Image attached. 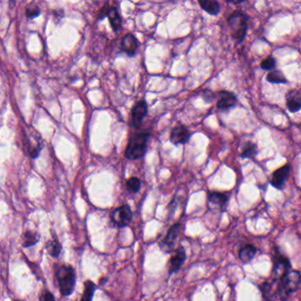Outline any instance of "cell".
Returning a JSON list of instances; mask_svg holds the SVG:
<instances>
[{
	"mask_svg": "<svg viewBox=\"0 0 301 301\" xmlns=\"http://www.w3.org/2000/svg\"><path fill=\"white\" fill-rule=\"evenodd\" d=\"M286 105L287 108L292 113L301 110V90L291 89L286 95Z\"/></svg>",
	"mask_w": 301,
	"mask_h": 301,
	"instance_id": "obj_15",
	"label": "cell"
},
{
	"mask_svg": "<svg viewBox=\"0 0 301 301\" xmlns=\"http://www.w3.org/2000/svg\"><path fill=\"white\" fill-rule=\"evenodd\" d=\"M24 147L33 158L37 157L43 150V142L41 136L32 128H28L27 134L24 135Z\"/></svg>",
	"mask_w": 301,
	"mask_h": 301,
	"instance_id": "obj_5",
	"label": "cell"
},
{
	"mask_svg": "<svg viewBox=\"0 0 301 301\" xmlns=\"http://www.w3.org/2000/svg\"><path fill=\"white\" fill-rule=\"evenodd\" d=\"M139 47V42L133 34H127L121 41V50L129 57H134Z\"/></svg>",
	"mask_w": 301,
	"mask_h": 301,
	"instance_id": "obj_16",
	"label": "cell"
},
{
	"mask_svg": "<svg viewBox=\"0 0 301 301\" xmlns=\"http://www.w3.org/2000/svg\"><path fill=\"white\" fill-rule=\"evenodd\" d=\"M13 301H19V300H14Z\"/></svg>",
	"mask_w": 301,
	"mask_h": 301,
	"instance_id": "obj_31",
	"label": "cell"
},
{
	"mask_svg": "<svg viewBox=\"0 0 301 301\" xmlns=\"http://www.w3.org/2000/svg\"><path fill=\"white\" fill-rule=\"evenodd\" d=\"M267 81L271 82V83H274V84H286V83H287L286 76L279 70H274V71L270 72L269 74L267 75Z\"/></svg>",
	"mask_w": 301,
	"mask_h": 301,
	"instance_id": "obj_23",
	"label": "cell"
},
{
	"mask_svg": "<svg viewBox=\"0 0 301 301\" xmlns=\"http://www.w3.org/2000/svg\"><path fill=\"white\" fill-rule=\"evenodd\" d=\"M276 64H277L276 59L272 56H270L261 63V67H262V69L271 72L276 67Z\"/></svg>",
	"mask_w": 301,
	"mask_h": 301,
	"instance_id": "obj_26",
	"label": "cell"
},
{
	"mask_svg": "<svg viewBox=\"0 0 301 301\" xmlns=\"http://www.w3.org/2000/svg\"><path fill=\"white\" fill-rule=\"evenodd\" d=\"M109 21L111 27L114 31H118L122 26V19L120 15V12L115 6H111L108 14Z\"/></svg>",
	"mask_w": 301,
	"mask_h": 301,
	"instance_id": "obj_19",
	"label": "cell"
},
{
	"mask_svg": "<svg viewBox=\"0 0 301 301\" xmlns=\"http://www.w3.org/2000/svg\"><path fill=\"white\" fill-rule=\"evenodd\" d=\"M230 199V193L212 191L208 194V202L210 209L224 211Z\"/></svg>",
	"mask_w": 301,
	"mask_h": 301,
	"instance_id": "obj_9",
	"label": "cell"
},
{
	"mask_svg": "<svg viewBox=\"0 0 301 301\" xmlns=\"http://www.w3.org/2000/svg\"><path fill=\"white\" fill-rule=\"evenodd\" d=\"M237 105V97L233 93L226 90L220 91L218 94V100H217V108L221 111H229L234 108Z\"/></svg>",
	"mask_w": 301,
	"mask_h": 301,
	"instance_id": "obj_14",
	"label": "cell"
},
{
	"mask_svg": "<svg viewBox=\"0 0 301 301\" xmlns=\"http://www.w3.org/2000/svg\"><path fill=\"white\" fill-rule=\"evenodd\" d=\"M291 171V165L286 164L277 170L271 176V184L277 189H283Z\"/></svg>",
	"mask_w": 301,
	"mask_h": 301,
	"instance_id": "obj_11",
	"label": "cell"
},
{
	"mask_svg": "<svg viewBox=\"0 0 301 301\" xmlns=\"http://www.w3.org/2000/svg\"><path fill=\"white\" fill-rule=\"evenodd\" d=\"M199 4L205 12H208L210 15H217L220 12V4L216 1H199Z\"/></svg>",
	"mask_w": 301,
	"mask_h": 301,
	"instance_id": "obj_20",
	"label": "cell"
},
{
	"mask_svg": "<svg viewBox=\"0 0 301 301\" xmlns=\"http://www.w3.org/2000/svg\"><path fill=\"white\" fill-rule=\"evenodd\" d=\"M258 252V248L253 245H246L241 247L239 252V256L243 263H249L253 259L255 258V255Z\"/></svg>",
	"mask_w": 301,
	"mask_h": 301,
	"instance_id": "obj_17",
	"label": "cell"
},
{
	"mask_svg": "<svg viewBox=\"0 0 301 301\" xmlns=\"http://www.w3.org/2000/svg\"><path fill=\"white\" fill-rule=\"evenodd\" d=\"M110 9H111V6H109L108 4H105V5H104V7H102L100 12L98 13V19H103L104 18H105L106 16H108Z\"/></svg>",
	"mask_w": 301,
	"mask_h": 301,
	"instance_id": "obj_29",
	"label": "cell"
},
{
	"mask_svg": "<svg viewBox=\"0 0 301 301\" xmlns=\"http://www.w3.org/2000/svg\"><path fill=\"white\" fill-rule=\"evenodd\" d=\"M55 276L62 296L68 297L72 295L76 286V272L74 267L66 264L58 265Z\"/></svg>",
	"mask_w": 301,
	"mask_h": 301,
	"instance_id": "obj_1",
	"label": "cell"
},
{
	"mask_svg": "<svg viewBox=\"0 0 301 301\" xmlns=\"http://www.w3.org/2000/svg\"><path fill=\"white\" fill-rule=\"evenodd\" d=\"M97 286L91 280H87L84 283L83 294L81 296V301H92L95 293L97 291Z\"/></svg>",
	"mask_w": 301,
	"mask_h": 301,
	"instance_id": "obj_21",
	"label": "cell"
},
{
	"mask_svg": "<svg viewBox=\"0 0 301 301\" xmlns=\"http://www.w3.org/2000/svg\"><path fill=\"white\" fill-rule=\"evenodd\" d=\"M39 240H40V236L37 232L27 231L22 236L21 244L23 247H30L37 243Z\"/></svg>",
	"mask_w": 301,
	"mask_h": 301,
	"instance_id": "obj_22",
	"label": "cell"
},
{
	"mask_svg": "<svg viewBox=\"0 0 301 301\" xmlns=\"http://www.w3.org/2000/svg\"><path fill=\"white\" fill-rule=\"evenodd\" d=\"M278 284L275 290V295H278L280 300L286 301L290 295L296 292L301 285V274L297 271H291L280 279L278 282H272Z\"/></svg>",
	"mask_w": 301,
	"mask_h": 301,
	"instance_id": "obj_2",
	"label": "cell"
},
{
	"mask_svg": "<svg viewBox=\"0 0 301 301\" xmlns=\"http://www.w3.org/2000/svg\"><path fill=\"white\" fill-rule=\"evenodd\" d=\"M110 217L114 226L118 228L126 227L133 220L131 207L128 204L122 205L112 210Z\"/></svg>",
	"mask_w": 301,
	"mask_h": 301,
	"instance_id": "obj_6",
	"label": "cell"
},
{
	"mask_svg": "<svg viewBox=\"0 0 301 301\" xmlns=\"http://www.w3.org/2000/svg\"><path fill=\"white\" fill-rule=\"evenodd\" d=\"M40 13H41V10L35 4H30L26 9V15L28 19H35L40 15Z\"/></svg>",
	"mask_w": 301,
	"mask_h": 301,
	"instance_id": "obj_27",
	"label": "cell"
},
{
	"mask_svg": "<svg viewBox=\"0 0 301 301\" xmlns=\"http://www.w3.org/2000/svg\"><path fill=\"white\" fill-rule=\"evenodd\" d=\"M202 97L207 103H210V102H212L213 98H214V94L211 91L206 90L202 92Z\"/></svg>",
	"mask_w": 301,
	"mask_h": 301,
	"instance_id": "obj_30",
	"label": "cell"
},
{
	"mask_svg": "<svg viewBox=\"0 0 301 301\" xmlns=\"http://www.w3.org/2000/svg\"><path fill=\"white\" fill-rule=\"evenodd\" d=\"M186 260V253L185 248L183 247H178L175 251L173 255H171L169 261V275L173 274L175 272L179 271L181 267L184 265Z\"/></svg>",
	"mask_w": 301,
	"mask_h": 301,
	"instance_id": "obj_12",
	"label": "cell"
},
{
	"mask_svg": "<svg viewBox=\"0 0 301 301\" xmlns=\"http://www.w3.org/2000/svg\"><path fill=\"white\" fill-rule=\"evenodd\" d=\"M247 20L248 17L240 11L232 12L228 18V25L231 29V34L238 43H241L247 34Z\"/></svg>",
	"mask_w": 301,
	"mask_h": 301,
	"instance_id": "obj_4",
	"label": "cell"
},
{
	"mask_svg": "<svg viewBox=\"0 0 301 301\" xmlns=\"http://www.w3.org/2000/svg\"><path fill=\"white\" fill-rule=\"evenodd\" d=\"M39 301H56L53 294L50 293L48 290H43L42 293L40 294Z\"/></svg>",
	"mask_w": 301,
	"mask_h": 301,
	"instance_id": "obj_28",
	"label": "cell"
},
{
	"mask_svg": "<svg viewBox=\"0 0 301 301\" xmlns=\"http://www.w3.org/2000/svg\"><path fill=\"white\" fill-rule=\"evenodd\" d=\"M292 270L291 263L286 256L277 252L273 258L272 282H278Z\"/></svg>",
	"mask_w": 301,
	"mask_h": 301,
	"instance_id": "obj_7",
	"label": "cell"
},
{
	"mask_svg": "<svg viewBox=\"0 0 301 301\" xmlns=\"http://www.w3.org/2000/svg\"><path fill=\"white\" fill-rule=\"evenodd\" d=\"M142 186V182L139 178L132 177L127 181V188L131 193H138Z\"/></svg>",
	"mask_w": 301,
	"mask_h": 301,
	"instance_id": "obj_25",
	"label": "cell"
},
{
	"mask_svg": "<svg viewBox=\"0 0 301 301\" xmlns=\"http://www.w3.org/2000/svg\"><path fill=\"white\" fill-rule=\"evenodd\" d=\"M191 134L188 129L183 125H178L171 129L170 140L174 145L185 144L189 141Z\"/></svg>",
	"mask_w": 301,
	"mask_h": 301,
	"instance_id": "obj_13",
	"label": "cell"
},
{
	"mask_svg": "<svg viewBox=\"0 0 301 301\" xmlns=\"http://www.w3.org/2000/svg\"><path fill=\"white\" fill-rule=\"evenodd\" d=\"M148 105L146 101L137 102L132 110V126L139 128L143 125L144 118L147 116Z\"/></svg>",
	"mask_w": 301,
	"mask_h": 301,
	"instance_id": "obj_10",
	"label": "cell"
},
{
	"mask_svg": "<svg viewBox=\"0 0 301 301\" xmlns=\"http://www.w3.org/2000/svg\"><path fill=\"white\" fill-rule=\"evenodd\" d=\"M180 227H181V224L179 223H176L169 228L165 237L159 244L162 251L164 253L172 252L174 247H175V244H176V240L178 239V234L180 232Z\"/></svg>",
	"mask_w": 301,
	"mask_h": 301,
	"instance_id": "obj_8",
	"label": "cell"
},
{
	"mask_svg": "<svg viewBox=\"0 0 301 301\" xmlns=\"http://www.w3.org/2000/svg\"><path fill=\"white\" fill-rule=\"evenodd\" d=\"M149 137V132H140L134 134L128 141V146L125 151V157L129 160L142 158L146 152Z\"/></svg>",
	"mask_w": 301,
	"mask_h": 301,
	"instance_id": "obj_3",
	"label": "cell"
},
{
	"mask_svg": "<svg viewBox=\"0 0 301 301\" xmlns=\"http://www.w3.org/2000/svg\"><path fill=\"white\" fill-rule=\"evenodd\" d=\"M46 249L48 254L52 258H58L59 257V255L61 254L62 245L56 236L52 237V239L47 242Z\"/></svg>",
	"mask_w": 301,
	"mask_h": 301,
	"instance_id": "obj_18",
	"label": "cell"
},
{
	"mask_svg": "<svg viewBox=\"0 0 301 301\" xmlns=\"http://www.w3.org/2000/svg\"><path fill=\"white\" fill-rule=\"evenodd\" d=\"M256 154H257L256 145L255 143H251V142H247V143L244 144L240 156L242 158H253V157H255Z\"/></svg>",
	"mask_w": 301,
	"mask_h": 301,
	"instance_id": "obj_24",
	"label": "cell"
}]
</instances>
